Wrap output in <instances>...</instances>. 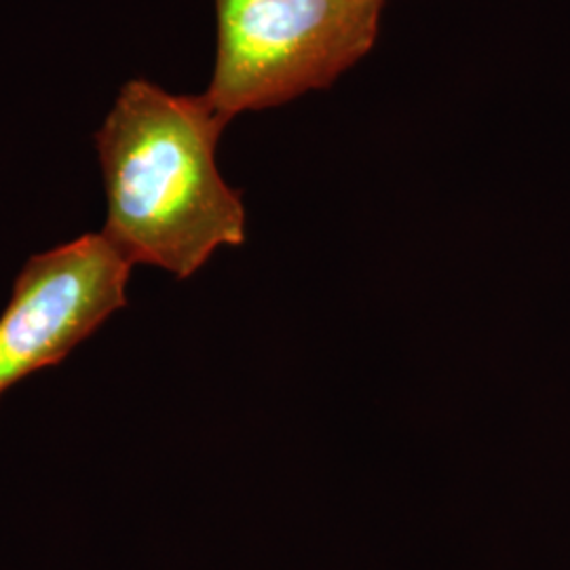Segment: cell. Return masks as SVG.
I'll return each mask as SVG.
<instances>
[{"instance_id":"1","label":"cell","mask_w":570,"mask_h":570,"mask_svg":"<svg viewBox=\"0 0 570 570\" xmlns=\"http://www.w3.org/2000/svg\"><path fill=\"white\" fill-rule=\"evenodd\" d=\"M226 122L205 96L122 85L98 131V155L108 197L102 233L131 265L186 279L218 247L244 244L242 197L216 165Z\"/></svg>"},{"instance_id":"2","label":"cell","mask_w":570,"mask_h":570,"mask_svg":"<svg viewBox=\"0 0 570 570\" xmlns=\"http://www.w3.org/2000/svg\"><path fill=\"white\" fill-rule=\"evenodd\" d=\"M385 0H216L218 51L204 96L230 121L326 89L379 37Z\"/></svg>"},{"instance_id":"3","label":"cell","mask_w":570,"mask_h":570,"mask_svg":"<svg viewBox=\"0 0 570 570\" xmlns=\"http://www.w3.org/2000/svg\"><path fill=\"white\" fill-rule=\"evenodd\" d=\"M131 266L104 233L32 256L0 317V395L60 364L125 306Z\"/></svg>"}]
</instances>
